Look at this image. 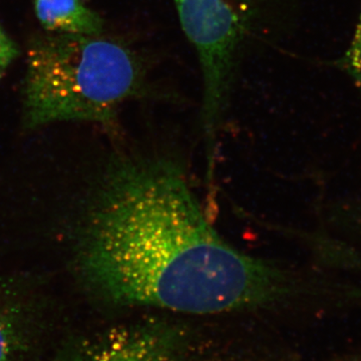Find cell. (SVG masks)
<instances>
[{
  "label": "cell",
  "mask_w": 361,
  "mask_h": 361,
  "mask_svg": "<svg viewBox=\"0 0 361 361\" xmlns=\"http://www.w3.org/2000/svg\"><path fill=\"white\" fill-rule=\"evenodd\" d=\"M99 293L121 305L212 314L267 305L301 280L247 255L214 230L175 161H116L97 198L82 253Z\"/></svg>",
  "instance_id": "1"
},
{
  "label": "cell",
  "mask_w": 361,
  "mask_h": 361,
  "mask_svg": "<svg viewBox=\"0 0 361 361\" xmlns=\"http://www.w3.org/2000/svg\"><path fill=\"white\" fill-rule=\"evenodd\" d=\"M170 99L148 63L127 44L99 35L45 32L30 42L23 87L28 128L58 122L114 126L132 99Z\"/></svg>",
  "instance_id": "2"
},
{
  "label": "cell",
  "mask_w": 361,
  "mask_h": 361,
  "mask_svg": "<svg viewBox=\"0 0 361 361\" xmlns=\"http://www.w3.org/2000/svg\"><path fill=\"white\" fill-rule=\"evenodd\" d=\"M180 26L196 49L203 78L202 122L209 163L242 49L264 0H174Z\"/></svg>",
  "instance_id": "3"
},
{
  "label": "cell",
  "mask_w": 361,
  "mask_h": 361,
  "mask_svg": "<svg viewBox=\"0 0 361 361\" xmlns=\"http://www.w3.org/2000/svg\"><path fill=\"white\" fill-rule=\"evenodd\" d=\"M177 331L161 323L111 334L78 361H177Z\"/></svg>",
  "instance_id": "4"
},
{
  "label": "cell",
  "mask_w": 361,
  "mask_h": 361,
  "mask_svg": "<svg viewBox=\"0 0 361 361\" xmlns=\"http://www.w3.org/2000/svg\"><path fill=\"white\" fill-rule=\"evenodd\" d=\"M35 16L47 32L99 35L104 21L82 0H33Z\"/></svg>",
  "instance_id": "5"
},
{
  "label": "cell",
  "mask_w": 361,
  "mask_h": 361,
  "mask_svg": "<svg viewBox=\"0 0 361 361\" xmlns=\"http://www.w3.org/2000/svg\"><path fill=\"white\" fill-rule=\"evenodd\" d=\"M332 222L344 241H351L361 249V196L348 197L334 206Z\"/></svg>",
  "instance_id": "6"
},
{
  "label": "cell",
  "mask_w": 361,
  "mask_h": 361,
  "mask_svg": "<svg viewBox=\"0 0 361 361\" xmlns=\"http://www.w3.org/2000/svg\"><path fill=\"white\" fill-rule=\"evenodd\" d=\"M334 65L350 78L361 97V13L350 44Z\"/></svg>",
  "instance_id": "7"
},
{
  "label": "cell",
  "mask_w": 361,
  "mask_h": 361,
  "mask_svg": "<svg viewBox=\"0 0 361 361\" xmlns=\"http://www.w3.org/2000/svg\"><path fill=\"white\" fill-rule=\"evenodd\" d=\"M18 56V47L0 26V75L6 73Z\"/></svg>",
  "instance_id": "8"
},
{
  "label": "cell",
  "mask_w": 361,
  "mask_h": 361,
  "mask_svg": "<svg viewBox=\"0 0 361 361\" xmlns=\"http://www.w3.org/2000/svg\"><path fill=\"white\" fill-rule=\"evenodd\" d=\"M13 344V332L8 324L0 317V361L11 360Z\"/></svg>",
  "instance_id": "9"
}]
</instances>
